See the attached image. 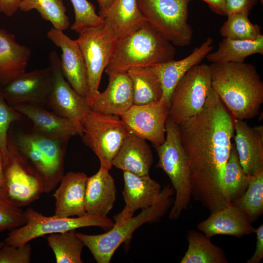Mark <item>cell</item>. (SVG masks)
Masks as SVG:
<instances>
[{"label":"cell","mask_w":263,"mask_h":263,"mask_svg":"<svg viewBox=\"0 0 263 263\" xmlns=\"http://www.w3.org/2000/svg\"><path fill=\"white\" fill-rule=\"evenodd\" d=\"M235 146L244 173L248 176L263 171V128L251 127L244 120L234 118Z\"/></svg>","instance_id":"obj_17"},{"label":"cell","mask_w":263,"mask_h":263,"mask_svg":"<svg viewBox=\"0 0 263 263\" xmlns=\"http://www.w3.org/2000/svg\"><path fill=\"white\" fill-rule=\"evenodd\" d=\"M256 234V245L253 256L247 261V263H259L263 258V225L255 229Z\"/></svg>","instance_id":"obj_41"},{"label":"cell","mask_w":263,"mask_h":263,"mask_svg":"<svg viewBox=\"0 0 263 263\" xmlns=\"http://www.w3.org/2000/svg\"><path fill=\"white\" fill-rule=\"evenodd\" d=\"M47 242L55 254L56 263H83L81 253L85 245L75 230L49 234Z\"/></svg>","instance_id":"obj_31"},{"label":"cell","mask_w":263,"mask_h":263,"mask_svg":"<svg viewBox=\"0 0 263 263\" xmlns=\"http://www.w3.org/2000/svg\"><path fill=\"white\" fill-rule=\"evenodd\" d=\"M99 7L98 15L102 17L110 6L113 0H96Z\"/></svg>","instance_id":"obj_44"},{"label":"cell","mask_w":263,"mask_h":263,"mask_svg":"<svg viewBox=\"0 0 263 263\" xmlns=\"http://www.w3.org/2000/svg\"><path fill=\"white\" fill-rule=\"evenodd\" d=\"M209 65L198 64L181 78L173 90L169 116L177 124L198 113L211 89Z\"/></svg>","instance_id":"obj_10"},{"label":"cell","mask_w":263,"mask_h":263,"mask_svg":"<svg viewBox=\"0 0 263 263\" xmlns=\"http://www.w3.org/2000/svg\"><path fill=\"white\" fill-rule=\"evenodd\" d=\"M197 227L209 238L218 235L241 238L255 233L256 229L246 214L231 204L211 213Z\"/></svg>","instance_id":"obj_21"},{"label":"cell","mask_w":263,"mask_h":263,"mask_svg":"<svg viewBox=\"0 0 263 263\" xmlns=\"http://www.w3.org/2000/svg\"><path fill=\"white\" fill-rule=\"evenodd\" d=\"M74 7L75 21L71 29L78 33L84 29L103 25V19L96 14L94 5L87 0H70Z\"/></svg>","instance_id":"obj_37"},{"label":"cell","mask_w":263,"mask_h":263,"mask_svg":"<svg viewBox=\"0 0 263 263\" xmlns=\"http://www.w3.org/2000/svg\"><path fill=\"white\" fill-rule=\"evenodd\" d=\"M169 107L160 102L132 105L119 117L130 133L150 142L154 146L165 140L166 121Z\"/></svg>","instance_id":"obj_14"},{"label":"cell","mask_w":263,"mask_h":263,"mask_svg":"<svg viewBox=\"0 0 263 263\" xmlns=\"http://www.w3.org/2000/svg\"><path fill=\"white\" fill-rule=\"evenodd\" d=\"M258 0H225L226 16L243 13L249 15Z\"/></svg>","instance_id":"obj_40"},{"label":"cell","mask_w":263,"mask_h":263,"mask_svg":"<svg viewBox=\"0 0 263 263\" xmlns=\"http://www.w3.org/2000/svg\"><path fill=\"white\" fill-rule=\"evenodd\" d=\"M192 0H137L148 22L176 46L192 41L193 31L188 23V5Z\"/></svg>","instance_id":"obj_8"},{"label":"cell","mask_w":263,"mask_h":263,"mask_svg":"<svg viewBox=\"0 0 263 263\" xmlns=\"http://www.w3.org/2000/svg\"><path fill=\"white\" fill-rule=\"evenodd\" d=\"M30 49L19 44L15 36L0 28V87L26 72Z\"/></svg>","instance_id":"obj_25"},{"label":"cell","mask_w":263,"mask_h":263,"mask_svg":"<svg viewBox=\"0 0 263 263\" xmlns=\"http://www.w3.org/2000/svg\"><path fill=\"white\" fill-rule=\"evenodd\" d=\"M165 127V141L155 146L158 157L156 167L167 174L175 192L169 218L176 220L184 210L188 209L192 197L190 170L188 157L181 143L179 125L169 116Z\"/></svg>","instance_id":"obj_6"},{"label":"cell","mask_w":263,"mask_h":263,"mask_svg":"<svg viewBox=\"0 0 263 263\" xmlns=\"http://www.w3.org/2000/svg\"><path fill=\"white\" fill-rule=\"evenodd\" d=\"M78 34L76 40L86 67L89 88L87 99L91 107L116 41L105 30L104 24L84 29Z\"/></svg>","instance_id":"obj_13"},{"label":"cell","mask_w":263,"mask_h":263,"mask_svg":"<svg viewBox=\"0 0 263 263\" xmlns=\"http://www.w3.org/2000/svg\"><path fill=\"white\" fill-rule=\"evenodd\" d=\"M175 53V46L146 21L115 42L105 71L107 75L127 73L133 68L172 60Z\"/></svg>","instance_id":"obj_3"},{"label":"cell","mask_w":263,"mask_h":263,"mask_svg":"<svg viewBox=\"0 0 263 263\" xmlns=\"http://www.w3.org/2000/svg\"><path fill=\"white\" fill-rule=\"evenodd\" d=\"M153 162L151 150L146 140L130 133L113 161V166L138 175L149 174Z\"/></svg>","instance_id":"obj_27"},{"label":"cell","mask_w":263,"mask_h":263,"mask_svg":"<svg viewBox=\"0 0 263 263\" xmlns=\"http://www.w3.org/2000/svg\"><path fill=\"white\" fill-rule=\"evenodd\" d=\"M206 2L216 14L226 16L225 0H201Z\"/></svg>","instance_id":"obj_43"},{"label":"cell","mask_w":263,"mask_h":263,"mask_svg":"<svg viewBox=\"0 0 263 263\" xmlns=\"http://www.w3.org/2000/svg\"><path fill=\"white\" fill-rule=\"evenodd\" d=\"M52 80L51 67L25 72L0 88L2 94L11 106L31 104L45 107Z\"/></svg>","instance_id":"obj_15"},{"label":"cell","mask_w":263,"mask_h":263,"mask_svg":"<svg viewBox=\"0 0 263 263\" xmlns=\"http://www.w3.org/2000/svg\"><path fill=\"white\" fill-rule=\"evenodd\" d=\"M82 125L83 143L97 156L100 167L110 170L113 158L130 133L120 117L91 110Z\"/></svg>","instance_id":"obj_9"},{"label":"cell","mask_w":263,"mask_h":263,"mask_svg":"<svg viewBox=\"0 0 263 263\" xmlns=\"http://www.w3.org/2000/svg\"><path fill=\"white\" fill-rule=\"evenodd\" d=\"M211 87L234 118L252 119L263 103V82L255 66L247 63H212Z\"/></svg>","instance_id":"obj_2"},{"label":"cell","mask_w":263,"mask_h":263,"mask_svg":"<svg viewBox=\"0 0 263 263\" xmlns=\"http://www.w3.org/2000/svg\"><path fill=\"white\" fill-rule=\"evenodd\" d=\"M124 186L123 196L125 203L123 209L134 215L139 209L148 208L157 202L165 191V187L151 178L149 174L138 175L123 171Z\"/></svg>","instance_id":"obj_22"},{"label":"cell","mask_w":263,"mask_h":263,"mask_svg":"<svg viewBox=\"0 0 263 263\" xmlns=\"http://www.w3.org/2000/svg\"><path fill=\"white\" fill-rule=\"evenodd\" d=\"M49 61L52 80L46 106L57 115L69 120L81 136L82 122L91 110V107L86 97L76 93L64 77L61 70L60 58L55 51L50 53Z\"/></svg>","instance_id":"obj_12"},{"label":"cell","mask_w":263,"mask_h":263,"mask_svg":"<svg viewBox=\"0 0 263 263\" xmlns=\"http://www.w3.org/2000/svg\"><path fill=\"white\" fill-rule=\"evenodd\" d=\"M249 15L236 13L227 16V19L220 29V33L224 38L234 39L253 40L263 35L261 27L252 23Z\"/></svg>","instance_id":"obj_35"},{"label":"cell","mask_w":263,"mask_h":263,"mask_svg":"<svg viewBox=\"0 0 263 263\" xmlns=\"http://www.w3.org/2000/svg\"><path fill=\"white\" fill-rule=\"evenodd\" d=\"M8 137L40 176L44 192L53 191L64 175V157L69 141L45 136L32 126L14 130L10 128Z\"/></svg>","instance_id":"obj_5"},{"label":"cell","mask_w":263,"mask_h":263,"mask_svg":"<svg viewBox=\"0 0 263 263\" xmlns=\"http://www.w3.org/2000/svg\"><path fill=\"white\" fill-rule=\"evenodd\" d=\"M234 119L211 88L201 111L179 124L189 167L191 196L210 213L230 204L223 176L234 135Z\"/></svg>","instance_id":"obj_1"},{"label":"cell","mask_w":263,"mask_h":263,"mask_svg":"<svg viewBox=\"0 0 263 263\" xmlns=\"http://www.w3.org/2000/svg\"><path fill=\"white\" fill-rule=\"evenodd\" d=\"M12 107L26 117L36 131L45 136L69 141L71 137L78 135L76 128L69 120L44 106L24 103Z\"/></svg>","instance_id":"obj_23"},{"label":"cell","mask_w":263,"mask_h":263,"mask_svg":"<svg viewBox=\"0 0 263 263\" xmlns=\"http://www.w3.org/2000/svg\"><path fill=\"white\" fill-rule=\"evenodd\" d=\"M250 176H247L244 171L235 144L232 143L223 176L225 192L230 204L244 194L248 186Z\"/></svg>","instance_id":"obj_32"},{"label":"cell","mask_w":263,"mask_h":263,"mask_svg":"<svg viewBox=\"0 0 263 263\" xmlns=\"http://www.w3.org/2000/svg\"><path fill=\"white\" fill-rule=\"evenodd\" d=\"M108 75L107 88L95 94L91 109L95 112L119 116L133 104L132 82L128 73H112Z\"/></svg>","instance_id":"obj_18"},{"label":"cell","mask_w":263,"mask_h":263,"mask_svg":"<svg viewBox=\"0 0 263 263\" xmlns=\"http://www.w3.org/2000/svg\"><path fill=\"white\" fill-rule=\"evenodd\" d=\"M31 246L28 243L20 246L5 244L0 249V263H29Z\"/></svg>","instance_id":"obj_39"},{"label":"cell","mask_w":263,"mask_h":263,"mask_svg":"<svg viewBox=\"0 0 263 263\" xmlns=\"http://www.w3.org/2000/svg\"><path fill=\"white\" fill-rule=\"evenodd\" d=\"M127 73L132 84L133 105H149L160 101L163 94L161 83L151 66L133 68Z\"/></svg>","instance_id":"obj_29"},{"label":"cell","mask_w":263,"mask_h":263,"mask_svg":"<svg viewBox=\"0 0 263 263\" xmlns=\"http://www.w3.org/2000/svg\"><path fill=\"white\" fill-rule=\"evenodd\" d=\"M21 0H0V13L12 17L19 10Z\"/></svg>","instance_id":"obj_42"},{"label":"cell","mask_w":263,"mask_h":263,"mask_svg":"<svg viewBox=\"0 0 263 263\" xmlns=\"http://www.w3.org/2000/svg\"><path fill=\"white\" fill-rule=\"evenodd\" d=\"M26 223L8 234L4 243L20 246L36 238L46 235L61 233L88 226H99L108 230L114 222L107 217L85 215L76 217H65L54 215L46 216L29 207L24 211Z\"/></svg>","instance_id":"obj_7"},{"label":"cell","mask_w":263,"mask_h":263,"mask_svg":"<svg viewBox=\"0 0 263 263\" xmlns=\"http://www.w3.org/2000/svg\"><path fill=\"white\" fill-rule=\"evenodd\" d=\"M260 2H261V3H262V4H263V0H260Z\"/></svg>","instance_id":"obj_47"},{"label":"cell","mask_w":263,"mask_h":263,"mask_svg":"<svg viewBox=\"0 0 263 263\" xmlns=\"http://www.w3.org/2000/svg\"><path fill=\"white\" fill-rule=\"evenodd\" d=\"M187 251L182 258L181 263H227L228 260L223 250L213 244L210 238L204 233L195 230L188 232Z\"/></svg>","instance_id":"obj_30"},{"label":"cell","mask_w":263,"mask_h":263,"mask_svg":"<svg viewBox=\"0 0 263 263\" xmlns=\"http://www.w3.org/2000/svg\"><path fill=\"white\" fill-rule=\"evenodd\" d=\"M254 54L263 55V35L253 40L224 38L217 50L210 52L206 58L212 63H243Z\"/></svg>","instance_id":"obj_28"},{"label":"cell","mask_w":263,"mask_h":263,"mask_svg":"<svg viewBox=\"0 0 263 263\" xmlns=\"http://www.w3.org/2000/svg\"><path fill=\"white\" fill-rule=\"evenodd\" d=\"M102 18L105 30L116 41L147 21L139 10L137 0H113Z\"/></svg>","instance_id":"obj_26"},{"label":"cell","mask_w":263,"mask_h":263,"mask_svg":"<svg viewBox=\"0 0 263 263\" xmlns=\"http://www.w3.org/2000/svg\"><path fill=\"white\" fill-rule=\"evenodd\" d=\"M36 10L42 19L48 21L53 28L64 31L70 25L66 8L63 0H21L19 10L28 12Z\"/></svg>","instance_id":"obj_33"},{"label":"cell","mask_w":263,"mask_h":263,"mask_svg":"<svg viewBox=\"0 0 263 263\" xmlns=\"http://www.w3.org/2000/svg\"><path fill=\"white\" fill-rule=\"evenodd\" d=\"M213 42V38L208 37L183 59L151 65L161 83L163 94L159 102L169 107L171 93L179 81L192 67L200 63L212 51Z\"/></svg>","instance_id":"obj_19"},{"label":"cell","mask_w":263,"mask_h":263,"mask_svg":"<svg viewBox=\"0 0 263 263\" xmlns=\"http://www.w3.org/2000/svg\"><path fill=\"white\" fill-rule=\"evenodd\" d=\"M0 189L7 190L6 181L4 173L3 161L1 153L0 150Z\"/></svg>","instance_id":"obj_45"},{"label":"cell","mask_w":263,"mask_h":263,"mask_svg":"<svg viewBox=\"0 0 263 263\" xmlns=\"http://www.w3.org/2000/svg\"><path fill=\"white\" fill-rule=\"evenodd\" d=\"M47 36L61 50L60 67L64 77L76 93L87 98L89 94L87 70L76 40L53 27Z\"/></svg>","instance_id":"obj_16"},{"label":"cell","mask_w":263,"mask_h":263,"mask_svg":"<svg viewBox=\"0 0 263 263\" xmlns=\"http://www.w3.org/2000/svg\"><path fill=\"white\" fill-rule=\"evenodd\" d=\"M109 170L100 167L94 175L88 177L85 207L87 214L107 217L116 198V189Z\"/></svg>","instance_id":"obj_24"},{"label":"cell","mask_w":263,"mask_h":263,"mask_svg":"<svg viewBox=\"0 0 263 263\" xmlns=\"http://www.w3.org/2000/svg\"><path fill=\"white\" fill-rule=\"evenodd\" d=\"M172 187L165 186L161 198L152 206L142 209L136 216L123 210L113 217L114 224L107 232L97 235L76 232L77 236L91 251L97 263H109L115 251L123 243L128 244L134 231L147 223L155 222L163 217L172 205Z\"/></svg>","instance_id":"obj_4"},{"label":"cell","mask_w":263,"mask_h":263,"mask_svg":"<svg viewBox=\"0 0 263 263\" xmlns=\"http://www.w3.org/2000/svg\"><path fill=\"white\" fill-rule=\"evenodd\" d=\"M4 244V242L0 241V249L2 247Z\"/></svg>","instance_id":"obj_46"},{"label":"cell","mask_w":263,"mask_h":263,"mask_svg":"<svg viewBox=\"0 0 263 263\" xmlns=\"http://www.w3.org/2000/svg\"><path fill=\"white\" fill-rule=\"evenodd\" d=\"M26 223L24 211L10 199L6 190L0 189V233L13 230Z\"/></svg>","instance_id":"obj_36"},{"label":"cell","mask_w":263,"mask_h":263,"mask_svg":"<svg viewBox=\"0 0 263 263\" xmlns=\"http://www.w3.org/2000/svg\"><path fill=\"white\" fill-rule=\"evenodd\" d=\"M8 156L3 163L7 192L18 207L30 205L44 192L42 180L8 137Z\"/></svg>","instance_id":"obj_11"},{"label":"cell","mask_w":263,"mask_h":263,"mask_svg":"<svg viewBox=\"0 0 263 263\" xmlns=\"http://www.w3.org/2000/svg\"><path fill=\"white\" fill-rule=\"evenodd\" d=\"M23 115L5 100L0 88V150L3 163L8 156V137L13 123L23 120Z\"/></svg>","instance_id":"obj_38"},{"label":"cell","mask_w":263,"mask_h":263,"mask_svg":"<svg viewBox=\"0 0 263 263\" xmlns=\"http://www.w3.org/2000/svg\"><path fill=\"white\" fill-rule=\"evenodd\" d=\"M244 212L251 223L263 212V171L250 176L248 186L244 194L231 203Z\"/></svg>","instance_id":"obj_34"},{"label":"cell","mask_w":263,"mask_h":263,"mask_svg":"<svg viewBox=\"0 0 263 263\" xmlns=\"http://www.w3.org/2000/svg\"><path fill=\"white\" fill-rule=\"evenodd\" d=\"M87 178L81 172L70 171L63 175L53 194L55 215L65 217L87 215L85 196Z\"/></svg>","instance_id":"obj_20"}]
</instances>
